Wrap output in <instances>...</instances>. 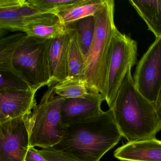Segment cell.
I'll list each match as a JSON object with an SVG mask.
<instances>
[{
    "label": "cell",
    "instance_id": "cell-1",
    "mask_svg": "<svg viewBox=\"0 0 161 161\" xmlns=\"http://www.w3.org/2000/svg\"><path fill=\"white\" fill-rule=\"evenodd\" d=\"M130 68L112 109L116 124L128 142L155 138L161 130V109L136 86Z\"/></svg>",
    "mask_w": 161,
    "mask_h": 161
},
{
    "label": "cell",
    "instance_id": "cell-2",
    "mask_svg": "<svg viewBox=\"0 0 161 161\" xmlns=\"http://www.w3.org/2000/svg\"><path fill=\"white\" fill-rule=\"evenodd\" d=\"M121 136L113 111L109 109L68 126L62 140L52 148L82 161H100L119 142Z\"/></svg>",
    "mask_w": 161,
    "mask_h": 161
},
{
    "label": "cell",
    "instance_id": "cell-3",
    "mask_svg": "<svg viewBox=\"0 0 161 161\" xmlns=\"http://www.w3.org/2000/svg\"><path fill=\"white\" fill-rule=\"evenodd\" d=\"M114 1L104 0L94 15L95 35L86 59L81 77L90 89L95 93L101 94L104 99L107 93L113 38L118 31L114 19Z\"/></svg>",
    "mask_w": 161,
    "mask_h": 161
},
{
    "label": "cell",
    "instance_id": "cell-4",
    "mask_svg": "<svg viewBox=\"0 0 161 161\" xmlns=\"http://www.w3.org/2000/svg\"><path fill=\"white\" fill-rule=\"evenodd\" d=\"M56 82L48 86L39 104L24 117L29 136L30 147L50 148L64 136L68 127L62 121L61 110L65 99L56 96Z\"/></svg>",
    "mask_w": 161,
    "mask_h": 161
},
{
    "label": "cell",
    "instance_id": "cell-5",
    "mask_svg": "<svg viewBox=\"0 0 161 161\" xmlns=\"http://www.w3.org/2000/svg\"><path fill=\"white\" fill-rule=\"evenodd\" d=\"M51 40L27 35L14 53L12 66L15 74L30 87L39 89L54 83L51 78L48 63Z\"/></svg>",
    "mask_w": 161,
    "mask_h": 161
},
{
    "label": "cell",
    "instance_id": "cell-6",
    "mask_svg": "<svg viewBox=\"0 0 161 161\" xmlns=\"http://www.w3.org/2000/svg\"><path fill=\"white\" fill-rule=\"evenodd\" d=\"M137 45L130 36L118 30L113 41L108 69L107 93L104 101L112 110L124 78L137 61Z\"/></svg>",
    "mask_w": 161,
    "mask_h": 161
},
{
    "label": "cell",
    "instance_id": "cell-7",
    "mask_svg": "<svg viewBox=\"0 0 161 161\" xmlns=\"http://www.w3.org/2000/svg\"><path fill=\"white\" fill-rule=\"evenodd\" d=\"M53 14H43L31 6L26 0H0L1 31L23 32L36 25L59 22Z\"/></svg>",
    "mask_w": 161,
    "mask_h": 161
},
{
    "label": "cell",
    "instance_id": "cell-8",
    "mask_svg": "<svg viewBox=\"0 0 161 161\" xmlns=\"http://www.w3.org/2000/svg\"><path fill=\"white\" fill-rule=\"evenodd\" d=\"M133 78L139 92L157 104L161 89V38H156L137 64Z\"/></svg>",
    "mask_w": 161,
    "mask_h": 161
},
{
    "label": "cell",
    "instance_id": "cell-9",
    "mask_svg": "<svg viewBox=\"0 0 161 161\" xmlns=\"http://www.w3.org/2000/svg\"><path fill=\"white\" fill-rule=\"evenodd\" d=\"M29 148L24 117L0 123V161H24Z\"/></svg>",
    "mask_w": 161,
    "mask_h": 161
},
{
    "label": "cell",
    "instance_id": "cell-10",
    "mask_svg": "<svg viewBox=\"0 0 161 161\" xmlns=\"http://www.w3.org/2000/svg\"><path fill=\"white\" fill-rule=\"evenodd\" d=\"M38 90L30 87L24 90L0 92V123L31 114L37 105L36 93Z\"/></svg>",
    "mask_w": 161,
    "mask_h": 161
},
{
    "label": "cell",
    "instance_id": "cell-11",
    "mask_svg": "<svg viewBox=\"0 0 161 161\" xmlns=\"http://www.w3.org/2000/svg\"><path fill=\"white\" fill-rule=\"evenodd\" d=\"M104 101L100 94L86 98L66 99L61 110L62 121L69 126L75 122L100 114L101 104Z\"/></svg>",
    "mask_w": 161,
    "mask_h": 161
},
{
    "label": "cell",
    "instance_id": "cell-12",
    "mask_svg": "<svg viewBox=\"0 0 161 161\" xmlns=\"http://www.w3.org/2000/svg\"><path fill=\"white\" fill-rule=\"evenodd\" d=\"M114 156L122 161H161V140L128 142L115 151Z\"/></svg>",
    "mask_w": 161,
    "mask_h": 161
},
{
    "label": "cell",
    "instance_id": "cell-13",
    "mask_svg": "<svg viewBox=\"0 0 161 161\" xmlns=\"http://www.w3.org/2000/svg\"><path fill=\"white\" fill-rule=\"evenodd\" d=\"M68 29L66 33L51 41L48 52L49 67L52 81L54 82H61L68 77V60L70 36L69 29Z\"/></svg>",
    "mask_w": 161,
    "mask_h": 161
},
{
    "label": "cell",
    "instance_id": "cell-14",
    "mask_svg": "<svg viewBox=\"0 0 161 161\" xmlns=\"http://www.w3.org/2000/svg\"><path fill=\"white\" fill-rule=\"evenodd\" d=\"M104 1L78 0L76 3L56 11L54 14L59 19L61 24L66 27L80 19L94 16Z\"/></svg>",
    "mask_w": 161,
    "mask_h": 161
},
{
    "label": "cell",
    "instance_id": "cell-15",
    "mask_svg": "<svg viewBox=\"0 0 161 161\" xmlns=\"http://www.w3.org/2000/svg\"><path fill=\"white\" fill-rule=\"evenodd\" d=\"M129 2L156 38H161V0H130Z\"/></svg>",
    "mask_w": 161,
    "mask_h": 161
},
{
    "label": "cell",
    "instance_id": "cell-16",
    "mask_svg": "<svg viewBox=\"0 0 161 161\" xmlns=\"http://www.w3.org/2000/svg\"><path fill=\"white\" fill-rule=\"evenodd\" d=\"M54 90L56 95L65 99L86 98L98 94L91 90L86 81L80 77L67 78L56 83Z\"/></svg>",
    "mask_w": 161,
    "mask_h": 161
},
{
    "label": "cell",
    "instance_id": "cell-17",
    "mask_svg": "<svg viewBox=\"0 0 161 161\" xmlns=\"http://www.w3.org/2000/svg\"><path fill=\"white\" fill-rule=\"evenodd\" d=\"M67 27L69 29L70 36L68 60V78L74 77L81 78L85 63V58L79 43L76 30L70 26Z\"/></svg>",
    "mask_w": 161,
    "mask_h": 161
},
{
    "label": "cell",
    "instance_id": "cell-18",
    "mask_svg": "<svg viewBox=\"0 0 161 161\" xmlns=\"http://www.w3.org/2000/svg\"><path fill=\"white\" fill-rule=\"evenodd\" d=\"M27 34L20 32L2 37L0 40V71L15 74L12 59L18 47Z\"/></svg>",
    "mask_w": 161,
    "mask_h": 161
},
{
    "label": "cell",
    "instance_id": "cell-19",
    "mask_svg": "<svg viewBox=\"0 0 161 161\" xmlns=\"http://www.w3.org/2000/svg\"><path fill=\"white\" fill-rule=\"evenodd\" d=\"M67 26L74 28L76 30L79 43L86 60L91 48L95 35L94 16L85 18Z\"/></svg>",
    "mask_w": 161,
    "mask_h": 161
},
{
    "label": "cell",
    "instance_id": "cell-20",
    "mask_svg": "<svg viewBox=\"0 0 161 161\" xmlns=\"http://www.w3.org/2000/svg\"><path fill=\"white\" fill-rule=\"evenodd\" d=\"M68 28L60 21L55 23L42 24L29 27L23 33L29 36L46 39H53L60 37L67 32Z\"/></svg>",
    "mask_w": 161,
    "mask_h": 161
},
{
    "label": "cell",
    "instance_id": "cell-21",
    "mask_svg": "<svg viewBox=\"0 0 161 161\" xmlns=\"http://www.w3.org/2000/svg\"><path fill=\"white\" fill-rule=\"evenodd\" d=\"M78 0H28L31 6L43 14H53L60 9L76 3Z\"/></svg>",
    "mask_w": 161,
    "mask_h": 161
},
{
    "label": "cell",
    "instance_id": "cell-22",
    "mask_svg": "<svg viewBox=\"0 0 161 161\" xmlns=\"http://www.w3.org/2000/svg\"><path fill=\"white\" fill-rule=\"evenodd\" d=\"M29 88V86L18 76L0 71V92L19 91Z\"/></svg>",
    "mask_w": 161,
    "mask_h": 161
},
{
    "label": "cell",
    "instance_id": "cell-23",
    "mask_svg": "<svg viewBox=\"0 0 161 161\" xmlns=\"http://www.w3.org/2000/svg\"><path fill=\"white\" fill-rule=\"evenodd\" d=\"M38 150L47 161H82L65 152L52 148Z\"/></svg>",
    "mask_w": 161,
    "mask_h": 161
},
{
    "label": "cell",
    "instance_id": "cell-24",
    "mask_svg": "<svg viewBox=\"0 0 161 161\" xmlns=\"http://www.w3.org/2000/svg\"><path fill=\"white\" fill-rule=\"evenodd\" d=\"M24 161H47L35 147H30Z\"/></svg>",
    "mask_w": 161,
    "mask_h": 161
},
{
    "label": "cell",
    "instance_id": "cell-25",
    "mask_svg": "<svg viewBox=\"0 0 161 161\" xmlns=\"http://www.w3.org/2000/svg\"><path fill=\"white\" fill-rule=\"evenodd\" d=\"M157 106L161 109V89L160 90V94H159V97H158V101L157 102Z\"/></svg>",
    "mask_w": 161,
    "mask_h": 161
}]
</instances>
